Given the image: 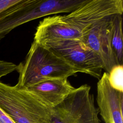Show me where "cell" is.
Returning <instances> with one entry per match:
<instances>
[{
	"mask_svg": "<svg viewBox=\"0 0 123 123\" xmlns=\"http://www.w3.org/2000/svg\"><path fill=\"white\" fill-rule=\"evenodd\" d=\"M123 12V0H86L67 14L49 16L41 20L36 28L34 41L43 43L56 40L80 39L95 23Z\"/></svg>",
	"mask_w": 123,
	"mask_h": 123,
	"instance_id": "obj_1",
	"label": "cell"
},
{
	"mask_svg": "<svg viewBox=\"0 0 123 123\" xmlns=\"http://www.w3.org/2000/svg\"><path fill=\"white\" fill-rule=\"evenodd\" d=\"M16 71L19 75L15 86L22 89L48 80L68 78L77 73L63 59L35 41Z\"/></svg>",
	"mask_w": 123,
	"mask_h": 123,
	"instance_id": "obj_2",
	"label": "cell"
},
{
	"mask_svg": "<svg viewBox=\"0 0 123 123\" xmlns=\"http://www.w3.org/2000/svg\"><path fill=\"white\" fill-rule=\"evenodd\" d=\"M86 0H20L0 16V41L15 28L44 16L69 13Z\"/></svg>",
	"mask_w": 123,
	"mask_h": 123,
	"instance_id": "obj_3",
	"label": "cell"
},
{
	"mask_svg": "<svg viewBox=\"0 0 123 123\" xmlns=\"http://www.w3.org/2000/svg\"><path fill=\"white\" fill-rule=\"evenodd\" d=\"M0 108L15 123H52L51 109L25 89L0 82Z\"/></svg>",
	"mask_w": 123,
	"mask_h": 123,
	"instance_id": "obj_4",
	"label": "cell"
},
{
	"mask_svg": "<svg viewBox=\"0 0 123 123\" xmlns=\"http://www.w3.org/2000/svg\"><path fill=\"white\" fill-rule=\"evenodd\" d=\"M89 86L75 88L61 103L51 109L52 123H101Z\"/></svg>",
	"mask_w": 123,
	"mask_h": 123,
	"instance_id": "obj_5",
	"label": "cell"
},
{
	"mask_svg": "<svg viewBox=\"0 0 123 123\" xmlns=\"http://www.w3.org/2000/svg\"><path fill=\"white\" fill-rule=\"evenodd\" d=\"M42 45L60 56L77 73L89 74L99 79L103 65L99 57L80 39L49 41Z\"/></svg>",
	"mask_w": 123,
	"mask_h": 123,
	"instance_id": "obj_6",
	"label": "cell"
},
{
	"mask_svg": "<svg viewBox=\"0 0 123 123\" xmlns=\"http://www.w3.org/2000/svg\"><path fill=\"white\" fill-rule=\"evenodd\" d=\"M113 15L93 24L80 39L99 57L103 63V69L107 73L113 67L118 65L111 44Z\"/></svg>",
	"mask_w": 123,
	"mask_h": 123,
	"instance_id": "obj_7",
	"label": "cell"
},
{
	"mask_svg": "<svg viewBox=\"0 0 123 123\" xmlns=\"http://www.w3.org/2000/svg\"><path fill=\"white\" fill-rule=\"evenodd\" d=\"M97 102L104 123H123V92L113 89L104 72L97 84Z\"/></svg>",
	"mask_w": 123,
	"mask_h": 123,
	"instance_id": "obj_8",
	"label": "cell"
},
{
	"mask_svg": "<svg viewBox=\"0 0 123 123\" xmlns=\"http://www.w3.org/2000/svg\"><path fill=\"white\" fill-rule=\"evenodd\" d=\"M23 89L42 104L52 109L61 103L75 87L68 78H58L44 81Z\"/></svg>",
	"mask_w": 123,
	"mask_h": 123,
	"instance_id": "obj_9",
	"label": "cell"
},
{
	"mask_svg": "<svg viewBox=\"0 0 123 123\" xmlns=\"http://www.w3.org/2000/svg\"><path fill=\"white\" fill-rule=\"evenodd\" d=\"M122 14L113 15L112 18L111 44L118 65H123Z\"/></svg>",
	"mask_w": 123,
	"mask_h": 123,
	"instance_id": "obj_10",
	"label": "cell"
},
{
	"mask_svg": "<svg viewBox=\"0 0 123 123\" xmlns=\"http://www.w3.org/2000/svg\"><path fill=\"white\" fill-rule=\"evenodd\" d=\"M108 74L111 86L115 90L123 92V65L114 66Z\"/></svg>",
	"mask_w": 123,
	"mask_h": 123,
	"instance_id": "obj_11",
	"label": "cell"
},
{
	"mask_svg": "<svg viewBox=\"0 0 123 123\" xmlns=\"http://www.w3.org/2000/svg\"><path fill=\"white\" fill-rule=\"evenodd\" d=\"M17 65L11 62L0 60V79L3 76L17 70Z\"/></svg>",
	"mask_w": 123,
	"mask_h": 123,
	"instance_id": "obj_12",
	"label": "cell"
},
{
	"mask_svg": "<svg viewBox=\"0 0 123 123\" xmlns=\"http://www.w3.org/2000/svg\"><path fill=\"white\" fill-rule=\"evenodd\" d=\"M20 0H0V16L6 10L14 5Z\"/></svg>",
	"mask_w": 123,
	"mask_h": 123,
	"instance_id": "obj_13",
	"label": "cell"
},
{
	"mask_svg": "<svg viewBox=\"0 0 123 123\" xmlns=\"http://www.w3.org/2000/svg\"><path fill=\"white\" fill-rule=\"evenodd\" d=\"M0 123H15L2 109L0 108Z\"/></svg>",
	"mask_w": 123,
	"mask_h": 123,
	"instance_id": "obj_14",
	"label": "cell"
}]
</instances>
